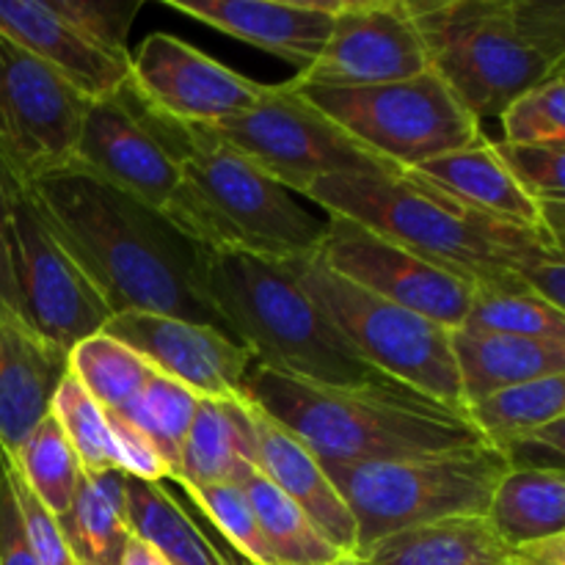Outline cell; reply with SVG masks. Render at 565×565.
<instances>
[{"instance_id":"f1b7e54d","label":"cell","mask_w":565,"mask_h":565,"mask_svg":"<svg viewBox=\"0 0 565 565\" xmlns=\"http://www.w3.org/2000/svg\"><path fill=\"white\" fill-rule=\"evenodd\" d=\"M467 417L486 445L511 456L530 434L565 417V373L494 392L467 406Z\"/></svg>"},{"instance_id":"d6a6232c","label":"cell","mask_w":565,"mask_h":565,"mask_svg":"<svg viewBox=\"0 0 565 565\" xmlns=\"http://www.w3.org/2000/svg\"><path fill=\"white\" fill-rule=\"evenodd\" d=\"M196 406L199 395H193L191 390L166 379V375L152 373V379L141 386V392L121 412H116L127 423L136 425L147 436L149 445L158 450L160 461L169 472V483L180 472L182 441H185L188 428H191Z\"/></svg>"},{"instance_id":"7c38bea8","label":"cell","mask_w":565,"mask_h":565,"mask_svg":"<svg viewBox=\"0 0 565 565\" xmlns=\"http://www.w3.org/2000/svg\"><path fill=\"white\" fill-rule=\"evenodd\" d=\"M207 130L301 196L320 177L395 171L312 108L290 83L268 86V94L252 110L207 125Z\"/></svg>"},{"instance_id":"52a82bcc","label":"cell","mask_w":565,"mask_h":565,"mask_svg":"<svg viewBox=\"0 0 565 565\" xmlns=\"http://www.w3.org/2000/svg\"><path fill=\"white\" fill-rule=\"evenodd\" d=\"M511 469V456L494 445L403 461L323 463L356 522V557L403 530L486 516L497 483Z\"/></svg>"},{"instance_id":"d590c367","label":"cell","mask_w":565,"mask_h":565,"mask_svg":"<svg viewBox=\"0 0 565 565\" xmlns=\"http://www.w3.org/2000/svg\"><path fill=\"white\" fill-rule=\"evenodd\" d=\"M180 489L191 505L213 524L215 533L230 541L243 557L257 565H279L241 486H204V489L180 486Z\"/></svg>"},{"instance_id":"b9f144b4","label":"cell","mask_w":565,"mask_h":565,"mask_svg":"<svg viewBox=\"0 0 565 565\" xmlns=\"http://www.w3.org/2000/svg\"><path fill=\"white\" fill-rule=\"evenodd\" d=\"M0 565H39L28 544L20 505L11 491L3 447H0Z\"/></svg>"},{"instance_id":"8992f818","label":"cell","mask_w":565,"mask_h":565,"mask_svg":"<svg viewBox=\"0 0 565 565\" xmlns=\"http://www.w3.org/2000/svg\"><path fill=\"white\" fill-rule=\"evenodd\" d=\"M191 130L193 149L160 210L185 241L204 252L268 259H307L320 252L323 218L207 127Z\"/></svg>"},{"instance_id":"7a4b0ae2","label":"cell","mask_w":565,"mask_h":565,"mask_svg":"<svg viewBox=\"0 0 565 565\" xmlns=\"http://www.w3.org/2000/svg\"><path fill=\"white\" fill-rule=\"evenodd\" d=\"M243 397L323 463L403 461L486 445L467 412L397 381L326 386L252 364Z\"/></svg>"},{"instance_id":"7bdbcfd3","label":"cell","mask_w":565,"mask_h":565,"mask_svg":"<svg viewBox=\"0 0 565 565\" xmlns=\"http://www.w3.org/2000/svg\"><path fill=\"white\" fill-rule=\"evenodd\" d=\"M0 318L9 323L28 329L22 318L20 290H17L14 276V252H11V226H9V202L0 188ZM31 331V329H28Z\"/></svg>"},{"instance_id":"d4e9b609","label":"cell","mask_w":565,"mask_h":565,"mask_svg":"<svg viewBox=\"0 0 565 565\" xmlns=\"http://www.w3.org/2000/svg\"><path fill=\"white\" fill-rule=\"evenodd\" d=\"M254 472L246 397H199L174 486H241ZM169 483V480H166Z\"/></svg>"},{"instance_id":"d6986e66","label":"cell","mask_w":565,"mask_h":565,"mask_svg":"<svg viewBox=\"0 0 565 565\" xmlns=\"http://www.w3.org/2000/svg\"><path fill=\"white\" fill-rule=\"evenodd\" d=\"M0 36L58 72L88 103L108 97L130 81L132 58L88 42L50 0H0Z\"/></svg>"},{"instance_id":"83f0119b","label":"cell","mask_w":565,"mask_h":565,"mask_svg":"<svg viewBox=\"0 0 565 565\" xmlns=\"http://www.w3.org/2000/svg\"><path fill=\"white\" fill-rule=\"evenodd\" d=\"M81 565H119L130 541L127 475L121 469L83 472L70 513L55 519Z\"/></svg>"},{"instance_id":"ee69618b","label":"cell","mask_w":565,"mask_h":565,"mask_svg":"<svg viewBox=\"0 0 565 565\" xmlns=\"http://www.w3.org/2000/svg\"><path fill=\"white\" fill-rule=\"evenodd\" d=\"M511 565H565V533L513 546Z\"/></svg>"},{"instance_id":"74e56055","label":"cell","mask_w":565,"mask_h":565,"mask_svg":"<svg viewBox=\"0 0 565 565\" xmlns=\"http://www.w3.org/2000/svg\"><path fill=\"white\" fill-rule=\"evenodd\" d=\"M494 152L535 204L565 202V143L494 141Z\"/></svg>"},{"instance_id":"4fadbf2b","label":"cell","mask_w":565,"mask_h":565,"mask_svg":"<svg viewBox=\"0 0 565 565\" xmlns=\"http://www.w3.org/2000/svg\"><path fill=\"white\" fill-rule=\"evenodd\" d=\"M11 252L25 326L55 348L70 353L77 342L99 334L110 312L75 259L58 246L28 193H6Z\"/></svg>"},{"instance_id":"f546056e","label":"cell","mask_w":565,"mask_h":565,"mask_svg":"<svg viewBox=\"0 0 565 565\" xmlns=\"http://www.w3.org/2000/svg\"><path fill=\"white\" fill-rule=\"evenodd\" d=\"M241 489L246 491L259 530H263L265 541H268L270 552H274L279 565H329L340 561V557H348L337 552L315 530L307 513L296 502L287 500L257 469L243 480Z\"/></svg>"},{"instance_id":"6da1fadb","label":"cell","mask_w":565,"mask_h":565,"mask_svg":"<svg viewBox=\"0 0 565 565\" xmlns=\"http://www.w3.org/2000/svg\"><path fill=\"white\" fill-rule=\"evenodd\" d=\"M28 196L110 315H169L230 334L199 296V248L160 210L77 169L44 177Z\"/></svg>"},{"instance_id":"7402d4cb","label":"cell","mask_w":565,"mask_h":565,"mask_svg":"<svg viewBox=\"0 0 565 565\" xmlns=\"http://www.w3.org/2000/svg\"><path fill=\"white\" fill-rule=\"evenodd\" d=\"M64 373V353L0 318V447L9 456L47 417L50 397Z\"/></svg>"},{"instance_id":"cb8c5ba5","label":"cell","mask_w":565,"mask_h":565,"mask_svg":"<svg viewBox=\"0 0 565 565\" xmlns=\"http://www.w3.org/2000/svg\"><path fill=\"white\" fill-rule=\"evenodd\" d=\"M450 345L463 408L508 386L565 373L563 342L524 340L461 326L450 331Z\"/></svg>"},{"instance_id":"836d02e7","label":"cell","mask_w":565,"mask_h":565,"mask_svg":"<svg viewBox=\"0 0 565 565\" xmlns=\"http://www.w3.org/2000/svg\"><path fill=\"white\" fill-rule=\"evenodd\" d=\"M50 417L64 430L66 441L75 450L83 472H105V469H119L116 458L114 436H110L108 414L105 408L77 384L72 373L55 386L50 397Z\"/></svg>"},{"instance_id":"44dd1931","label":"cell","mask_w":565,"mask_h":565,"mask_svg":"<svg viewBox=\"0 0 565 565\" xmlns=\"http://www.w3.org/2000/svg\"><path fill=\"white\" fill-rule=\"evenodd\" d=\"M403 174L467 213L546 235L544 221H541V204H535L513 182V177L497 158L494 141L439 154V158L425 160Z\"/></svg>"},{"instance_id":"8fae6325","label":"cell","mask_w":565,"mask_h":565,"mask_svg":"<svg viewBox=\"0 0 565 565\" xmlns=\"http://www.w3.org/2000/svg\"><path fill=\"white\" fill-rule=\"evenodd\" d=\"M88 99L58 72L0 36V188L28 193L70 169Z\"/></svg>"},{"instance_id":"30bf717a","label":"cell","mask_w":565,"mask_h":565,"mask_svg":"<svg viewBox=\"0 0 565 565\" xmlns=\"http://www.w3.org/2000/svg\"><path fill=\"white\" fill-rule=\"evenodd\" d=\"M191 149V125L160 114L127 81L108 97L88 103L70 169L163 210Z\"/></svg>"},{"instance_id":"ac0fdd59","label":"cell","mask_w":565,"mask_h":565,"mask_svg":"<svg viewBox=\"0 0 565 565\" xmlns=\"http://www.w3.org/2000/svg\"><path fill=\"white\" fill-rule=\"evenodd\" d=\"M166 6L307 72L323 53L342 0H166Z\"/></svg>"},{"instance_id":"ba28073f","label":"cell","mask_w":565,"mask_h":565,"mask_svg":"<svg viewBox=\"0 0 565 565\" xmlns=\"http://www.w3.org/2000/svg\"><path fill=\"white\" fill-rule=\"evenodd\" d=\"M309 301L367 367L450 408H463L450 329L342 279L315 254L292 259Z\"/></svg>"},{"instance_id":"9a60e30c","label":"cell","mask_w":565,"mask_h":565,"mask_svg":"<svg viewBox=\"0 0 565 565\" xmlns=\"http://www.w3.org/2000/svg\"><path fill=\"white\" fill-rule=\"evenodd\" d=\"M318 257L342 279L445 329H461L467 320L475 296L469 281L414 257L353 221L329 215Z\"/></svg>"},{"instance_id":"ab89813d","label":"cell","mask_w":565,"mask_h":565,"mask_svg":"<svg viewBox=\"0 0 565 565\" xmlns=\"http://www.w3.org/2000/svg\"><path fill=\"white\" fill-rule=\"evenodd\" d=\"M6 467H9L11 491H14L17 497V505H20L28 544H31L33 555H36V563L39 565H81V561L75 557V552H72V546L66 544L55 516L36 500V497H33V491L28 489L25 480H22L20 472H17L9 452H6Z\"/></svg>"},{"instance_id":"277c9868","label":"cell","mask_w":565,"mask_h":565,"mask_svg":"<svg viewBox=\"0 0 565 565\" xmlns=\"http://www.w3.org/2000/svg\"><path fill=\"white\" fill-rule=\"evenodd\" d=\"M430 70L483 125L565 66L561 0H408Z\"/></svg>"},{"instance_id":"4316f807","label":"cell","mask_w":565,"mask_h":565,"mask_svg":"<svg viewBox=\"0 0 565 565\" xmlns=\"http://www.w3.org/2000/svg\"><path fill=\"white\" fill-rule=\"evenodd\" d=\"M486 522L508 550L565 533L563 467H513L497 483Z\"/></svg>"},{"instance_id":"f6af8a7d","label":"cell","mask_w":565,"mask_h":565,"mask_svg":"<svg viewBox=\"0 0 565 565\" xmlns=\"http://www.w3.org/2000/svg\"><path fill=\"white\" fill-rule=\"evenodd\" d=\"M119 565H174L158 546H152L149 541L138 539V535H130V541L125 544V552H121Z\"/></svg>"},{"instance_id":"5bb4252c","label":"cell","mask_w":565,"mask_h":565,"mask_svg":"<svg viewBox=\"0 0 565 565\" xmlns=\"http://www.w3.org/2000/svg\"><path fill=\"white\" fill-rule=\"evenodd\" d=\"M430 72L428 47L408 0H342L323 53L296 86L362 88Z\"/></svg>"},{"instance_id":"1f68e13d","label":"cell","mask_w":565,"mask_h":565,"mask_svg":"<svg viewBox=\"0 0 565 565\" xmlns=\"http://www.w3.org/2000/svg\"><path fill=\"white\" fill-rule=\"evenodd\" d=\"M11 461H14L17 472L25 480L28 489L33 491V497L55 519H64L70 513L83 478V467L70 441H66L64 430L50 414L17 447Z\"/></svg>"},{"instance_id":"3957f363","label":"cell","mask_w":565,"mask_h":565,"mask_svg":"<svg viewBox=\"0 0 565 565\" xmlns=\"http://www.w3.org/2000/svg\"><path fill=\"white\" fill-rule=\"evenodd\" d=\"M303 199L320 204L331 218L353 221L472 287L530 292L519 281L522 265L535 254L563 252L561 243L541 232L516 230L456 207L403 171L320 177Z\"/></svg>"},{"instance_id":"bcb514c9","label":"cell","mask_w":565,"mask_h":565,"mask_svg":"<svg viewBox=\"0 0 565 565\" xmlns=\"http://www.w3.org/2000/svg\"><path fill=\"white\" fill-rule=\"evenodd\" d=\"M329 565H364V561H359V557H340V561H334V563H329Z\"/></svg>"},{"instance_id":"2e32d148","label":"cell","mask_w":565,"mask_h":565,"mask_svg":"<svg viewBox=\"0 0 565 565\" xmlns=\"http://www.w3.org/2000/svg\"><path fill=\"white\" fill-rule=\"evenodd\" d=\"M130 81L171 119L207 127L252 110L268 83L248 81L171 33H152L132 55Z\"/></svg>"},{"instance_id":"9c48e42d","label":"cell","mask_w":565,"mask_h":565,"mask_svg":"<svg viewBox=\"0 0 565 565\" xmlns=\"http://www.w3.org/2000/svg\"><path fill=\"white\" fill-rule=\"evenodd\" d=\"M287 83L326 119L395 171H408L439 154L489 141L483 125L434 70L412 81L362 88Z\"/></svg>"},{"instance_id":"8d00e7d4","label":"cell","mask_w":565,"mask_h":565,"mask_svg":"<svg viewBox=\"0 0 565 565\" xmlns=\"http://www.w3.org/2000/svg\"><path fill=\"white\" fill-rule=\"evenodd\" d=\"M500 121L508 143H565V72L513 99Z\"/></svg>"},{"instance_id":"5b68a950","label":"cell","mask_w":565,"mask_h":565,"mask_svg":"<svg viewBox=\"0 0 565 565\" xmlns=\"http://www.w3.org/2000/svg\"><path fill=\"white\" fill-rule=\"evenodd\" d=\"M196 287L230 337L252 351L259 367L326 386L392 381L367 367L309 301L292 259L199 248Z\"/></svg>"},{"instance_id":"484cf974","label":"cell","mask_w":565,"mask_h":565,"mask_svg":"<svg viewBox=\"0 0 565 565\" xmlns=\"http://www.w3.org/2000/svg\"><path fill=\"white\" fill-rule=\"evenodd\" d=\"M359 561L364 565H511V550L486 516H463L381 539Z\"/></svg>"},{"instance_id":"603a6c76","label":"cell","mask_w":565,"mask_h":565,"mask_svg":"<svg viewBox=\"0 0 565 565\" xmlns=\"http://www.w3.org/2000/svg\"><path fill=\"white\" fill-rule=\"evenodd\" d=\"M127 516L132 535L158 546L174 565H257L221 539L196 508L177 500L166 483L127 475Z\"/></svg>"},{"instance_id":"ffe728a7","label":"cell","mask_w":565,"mask_h":565,"mask_svg":"<svg viewBox=\"0 0 565 565\" xmlns=\"http://www.w3.org/2000/svg\"><path fill=\"white\" fill-rule=\"evenodd\" d=\"M248 423H252L254 469L270 480L287 500L296 502L337 552L356 557V522L345 500L337 494L329 475L323 472L320 458L290 430L259 412L254 403H248Z\"/></svg>"},{"instance_id":"e0dca14e","label":"cell","mask_w":565,"mask_h":565,"mask_svg":"<svg viewBox=\"0 0 565 565\" xmlns=\"http://www.w3.org/2000/svg\"><path fill=\"white\" fill-rule=\"evenodd\" d=\"M103 331L193 395L243 397L252 351L213 326L154 312H121L110 315Z\"/></svg>"},{"instance_id":"4dcf8cb0","label":"cell","mask_w":565,"mask_h":565,"mask_svg":"<svg viewBox=\"0 0 565 565\" xmlns=\"http://www.w3.org/2000/svg\"><path fill=\"white\" fill-rule=\"evenodd\" d=\"M66 373L75 375L77 384L105 412H121L152 379L154 370L136 351L99 331L66 353Z\"/></svg>"},{"instance_id":"e575fe53","label":"cell","mask_w":565,"mask_h":565,"mask_svg":"<svg viewBox=\"0 0 565 565\" xmlns=\"http://www.w3.org/2000/svg\"><path fill=\"white\" fill-rule=\"evenodd\" d=\"M463 326L478 331H494V334L524 337V340L563 342L565 345V312L546 303L544 298L530 296V292L475 287Z\"/></svg>"},{"instance_id":"60d3db41","label":"cell","mask_w":565,"mask_h":565,"mask_svg":"<svg viewBox=\"0 0 565 565\" xmlns=\"http://www.w3.org/2000/svg\"><path fill=\"white\" fill-rule=\"evenodd\" d=\"M108 414L110 436H114L116 445V458H119V469L130 478L147 480V483H163L169 480L163 461H160L158 450L149 445L147 436L136 428V425L127 423L121 414L105 412Z\"/></svg>"},{"instance_id":"f35d334b","label":"cell","mask_w":565,"mask_h":565,"mask_svg":"<svg viewBox=\"0 0 565 565\" xmlns=\"http://www.w3.org/2000/svg\"><path fill=\"white\" fill-rule=\"evenodd\" d=\"M50 6L66 22H72L88 42L132 58L127 50V36L143 6L141 0H50Z\"/></svg>"}]
</instances>
